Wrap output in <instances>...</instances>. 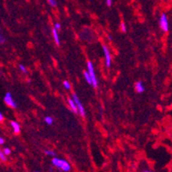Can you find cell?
Instances as JSON below:
<instances>
[{"instance_id":"9","label":"cell","mask_w":172,"mask_h":172,"mask_svg":"<svg viewBox=\"0 0 172 172\" xmlns=\"http://www.w3.org/2000/svg\"><path fill=\"white\" fill-rule=\"evenodd\" d=\"M68 104H69V107H70V108H71L74 112H75V114H78L77 108H76V105H75V102H74L73 99H72V98H68Z\"/></svg>"},{"instance_id":"27","label":"cell","mask_w":172,"mask_h":172,"mask_svg":"<svg viewBox=\"0 0 172 172\" xmlns=\"http://www.w3.org/2000/svg\"><path fill=\"white\" fill-rule=\"evenodd\" d=\"M0 34H1V33H0Z\"/></svg>"},{"instance_id":"3","label":"cell","mask_w":172,"mask_h":172,"mask_svg":"<svg viewBox=\"0 0 172 172\" xmlns=\"http://www.w3.org/2000/svg\"><path fill=\"white\" fill-rule=\"evenodd\" d=\"M72 99H73L74 102L75 103V105H76L77 110H78V114H80L82 117H85L86 116V111H85V108H84L82 103L79 100V97L75 94H74L73 96H72Z\"/></svg>"},{"instance_id":"1","label":"cell","mask_w":172,"mask_h":172,"mask_svg":"<svg viewBox=\"0 0 172 172\" xmlns=\"http://www.w3.org/2000/svg\"><path fill=\"white\" fill-rule=\"evenodd\" d=\"M52 163L56 168L63 172H69L71 170V165L69 164V163L67 160L58 158V157H54V158H52Z\"/></svg>"},{"instance_id":"5","label":"cell","mask_w":172,"mask_h":172,"mask_svg":"<svg viewBox=\"0 0 172 172\" xmlns=\"http://www.w3.org/2000/svg\"><path fill=\"white\" fill-rule=\"evenodd\" d=\"M4 100H5V102L9 107L16 108V106H17L16 102H15L14 98H13L12 95H11L10 92H7V93H6L5 97V99H4Z\"/></svg>"},{"instance_id":"22","label":"cell","mask_w":172,"mask_h":172,"mask_svg":"<svg viewBox=\"0 0 172 172\" xmlns=\"http://www.w3.org/2000/svg\"><path fill=\"white\" fill-rule=\"evenodd\" d=\"M4 144H5V140H4V138L0 137V145H4Z\"/></svg>"},{"instance_id":"18","label":"cell","mask_w":172,"mask_h":172,"mask_svg":"<svg viewBox=\"0 0 172 172\" xmlns=\"http://www.w3.org/2000/svg\"><path fill=\"white\" fill-rule=\"evenodd\" d=\"M19 68H20V70H21L22 72H24V73H26L27 72L26 67H25L23 64H20V65H19Z\"/></svg>"},{"instance_id":"11","label":"cell","mask_w":172,"mask_h":172,"mask_svg":"<svg viewBox=\"0 0 172 172\" xmlns=\"http://www.w3.org/2000/svg\"><path fill=\"white\" fill-rule=\"evenodd\" d=\"M83 75H84V78H85V79L86 81L89 84H92V80H91V78H90V75H89L88 71H84L83 72Z\"/></svg>"},{"instance_id":"7","label":"cell","mask_w":172,"mask_h":172,"mask_svg":"<svg viewBox=\"0 0 172 172\" xmlns=\"http://www.w3.org/2000/svg\"><path fill=\"white\" fill-rule=\"evenodd\" d=\"M11 126L12 127V128L14 130V133H15L16 134H20V132H21V127H20V125H19L18 122L12 121H11Z\"/></svg>"},{"instance_id":"15","label":"cell","mask_w":172,"mask_h":172,"mask_svg":"<svg viewBox=\"0 0 172 172\" xmlns=\"http://www.w3.org/2000/svg\"><path fill=\"white\" fill-rule=\"evenodd\" d=\"M63 86L65 87L66 90H70V89H71V84H70V83L67 80H65L63 82Z\"/></svg>"},{"instance_id":"6","label":"cell","mask_w":172,"mask_h":172,"mask_svg":"<svg viewBox=\"0 0 172 172\" xmlns=\"http://www.w3.org/2000/svg\"><path fill=\"white\" fill-rule=\"evenodd\" d=\"M103 50H104V58H105V65L107 67H110L111 65V57L108 48L106 46H103Z\"/></svg>"},{"instance_id":"26","label":"cell","mask_w":172,"mask_h":172,"mask_svg":"<svg viewBox=\"0 0 172 172\" xmlns=\"http://www.w3.org/2000/svg\"><path fill=\"white\" fill-rule=\"evenodd\" d=\"M34 172H38V171H34Z\"/></svg>"},{"instance_id":"17","label":"cell","mask_w":172,"mask_h":172,"mask_svg":"<svg viewBox=\"0 0 172 172\" xmlns=\"http://www.w3.org/2000/svg\"><path fill=\"white\" fill-rule=\"evenodd\" d=\"M120 28L123 32H126V31H127V28H126V25L124 24V22H122V23H121Z\"/></svg>"},{"instance_id":"16","label":"cell","mask_w":172,"mask_h":172,"mask_svg":"<svg viewBox=\"0 0 172 172\" xmlns=\"http://www.w3.org/2000/svg\"><path fill=\"white\" fill-rule=\"evenodd\" d=\"M3 152H4V154H5L6 157H7V156H9V155H11V149H10V148L6 147V148H5V149L3 150Z\"/></svg>"},{"instance_id":"14","label":"cell","mask_w":172,"mask_h":172,"mask_svg":"<svg viewBox=\"0 0 172 172\" xmlns=\"http://www.w3.org/2000/svg\"><path fill=\"white\" fill-rule=\"evenodd\" d=\"M0 160L2 162H6L7 161V157L4 154L3 150H0Z\"/></svg>"},{"instance_id":"12","label":"cell","mask_w":172,"mask_h":172,"mask_svg":"<svg viewBox=\"0 0 172 172\" xmlns=\"http://www.w3.org/2000/svg\"><path fill=\"white\" fill-rule=\"evenodd\" d=\"M45 121L46 123L48 124V125H52L53 123V119L51 116H46L45 117Z\"/></svg>"},{"instance_id":"2","label":"cell","mask_w":172,"mask_h":172,"mask_svg":"<svg viewBox=\"0 0 172 172\" xmlns=\"http://www.w3.org/2000/svg\"><path fill=\"white\" fill-rule=\"evenodd\" d=\"M88 71L91 80H92V85L94 86V88H96L98 86V80L95 75V71H94V65L91 61H88Z\"/></svg>"},{"instance_id":"19","label":"cell","mask_w":172,"mask_h":172,"mask_svg":"<svg viewBox=\"0 0 172 172\" xmlns=\"http://www.w3.org/2000/svg\"><path fill=\"white\" fill-rule=\"evenodd\" d=\"M48 2H49V4H50V5L52 6H56V5H57V2H56V0H47Z\"/></svg>"},{"instance_id":"21","label":"cell","mask_w":172,"mask_h":172,"mask_svg":"<svg viewBox=\"0 0 172 172\" xmlns=\"http://www.w3.org/2000/svg\"><path fill=\"white\" fill-rule=\"evenodd\" d=\"M54 28H55V29H57V30H60V29H61V24H60V23H58V22H57V23L55 24V27H54Z\"/></svg>"},{"instance_id":"10","label":"cell","mask_w":172,"mask_h":172,"mask_svg":"<svg viewBox=\"0 0 172 172\" xmlns=\"http://www.w3.org/2000/svg\"><path fill=\"white\" fill-rule=\"evenodd\" d=\"M52 36L54 38V41H55L56 44H57V46H59V45H60V40H59V36H58L57 30V29H55V28L52 29Z\"/></svg>"},{"instance_id":"13","label":"cell","mask_w":172,"mask_h":172,"mask_svg":"<svg viewBox=\"0 0 172 172\" xmlns=\"http://www.w3.org/2000/svg\"><path fill=\"white\" fill-rule=\"evenodd\" d=\"M45 154L46 155H47V156H52L54 157L55 155H56V153H55V151H53V150H45Z\"/></svg>"},{"instance_id":"20","label":"cell","mask_w":172,"mask_h":172,"mask_svg":"<svg viewBox=\"0 0 172 172\" xmlns=\"http://www.w3.org/2000/svg\"><path fill=\"white\" fill-rule=\"evenodd\" d=\"M5 42V38L0 34V44H4Z\"/></svg>"},{"instance_id":"23","label":"cell","mask_w":172,"mask_h":172,"mask_svg":"<svg viewBox=\"0 0 172 172\" xmlns=\"http://www.w3.org/2000/svg\"><path fill=\"white\" fill-rule=\"evenodd\" d=\"M106 4L108 6H110L112 4V0H106Z\"/></svg>"},{"instance_id":"8","label":"cell","mask_w":172,"mask_h":172,"mask_svg":"<svg viewBox=\"0 0 172 172\" xmlns=\"http://www.w3.org/2000/svg\"><path fill=\"white\" fill-rule=\"evenodd\" d=\"M135 91L138 93H143L145 91V87L143 85V83L141 81H138L135 84Z\"/></svg>"},{"instance_id":"25","label":"cell","mask_w":172,"mask_h":172,"mask_svg":"<svg viewBox=\"0 0 172 172\" xmlns=\"http://www.w3.org/2000/svg\"><path fill=\"white\" fill-rule=\"evenodd\" d=\"M143 172H153V171H151V170H144Z\"/></svg>"},{"instance_id":"4","label":"cell","mask_w":172,"mask_h":172,"mask_svg":"<svg viewBox=\"0 0 172 172\" xmlns=\"http://www.w3.org/2000/svg\"><path fill=\"white\" fill-rule=\"evenodd\" d=\"M159 25L161 29L164 32H168L169 31V22L168 18L165 14H162L159 19Z\"/></svg>"},{"instance_id":"24","label":"cell","mask_w":172,"mask_h":172,"mask_svg":"<svg viewBox=\"0 0 172 172\" xmlns=\"http://www.w3.org/2000/svg\"><path fill=\"white\" fill-rule=\"evenodd\" d=\"M4 115H3V114L0 112V122H2L3 121H4Z\"/></svg>"}]
</instances>
